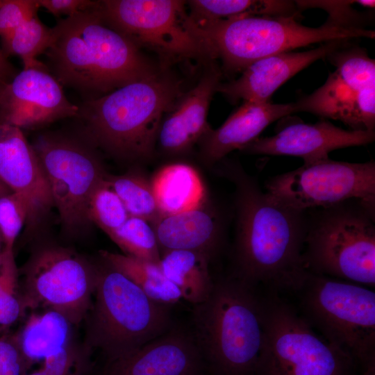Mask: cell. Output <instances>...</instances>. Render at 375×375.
Masks as SVG:
<instances>
[{
  "label": "cell",
  "mask_w": 375,
  "mask_h": 375,
  "mask_svg": "<svg viewBox=\"0 0 375 375\" xmlns=\"http://www.w3.org/2000/svg\"><path fill=\"white\" fill-rule=\"evenodd\" d=\"M222 176L235 186L236 278L299 290L308 270L303 260L305 212L285 206L262 192L237 162H224Z\"/></svg>",
  "instance_id": "obj_1"
},
{
  "label": "cell",
  "mask_w": 375,
  "mask_h": 375,
  "mask_svg": "<svg viewBox=\"0 0 375 375\" xmlns=\"http://www.w3.org/2000/svg\"><path fill=\"white\" fill-rule=\"evenodd\" d=\"M97 3L59 20L45 51L51 74L87 100L159 71L131 41L106 24Z\"/></svg>",
  "instance_id": "obj_2"
},
{
  "label": "cell",
  "mask_w": 375,
  "mask_h": 375,
  "mask_svg": "<svg viewBox=\"0 0 375 375\" xmlns=\"http://www.w3.org/2000/svg\"><path fill=\"white\" fill-rule=\"evenodd\" d=\"M180 82L165 72L124 85L78 106L88 140L115 158H149L161 122L181 95Z\"/></svg>",
  "instance_id": "obj_3"
},
{
  "label": "cell",
  "mask_w": 375,
  "mask_h": 375,
  "mask_svg": "<svg viewBox=\"0 0 375 375\" xmlns=\"http://www.w3.org/2000/svg\"><path fill=\"white\" fill-rule=\"evenodd\" d=\"M192 335L211 375H255L263 335V301L234 276L214 282L194 305Z\"/></svg>",
  "instance_id": "obj_4"
},
{
  "label": "cell",
  "mask_w": 375,
  "mask_h": 375,
  "mask_svg": "<svg viewBox=\"0 0 375 375\" xmlns=\"http://www.w3.org/2000/svg\"><path fill=\"white\" fill-rule=\"evenodd\" d=\"M97 267L92 301L83 322V351H99L109 363L122 359L173 325L170 306L147 297L104 262Z\"/></svg>",
  "instance_id": "obj_5"
},
{
  "label": "cell",
  "mask_w": 375,
  "mask_h": 375,
  "mask_svg": "<svg viewBox=\"0 0 375 375\" xmlns=\"http://www.w3.org/2000/svg\"><path fill=\"white\" fill-rule=\"evenodd\" d=\"M196 26L212 53L221 59L224 71L230 73L242 72L261 58L314 43L375 38L371 29L327 22L311 28L294 18L269 16L244 15Z\"/></svg>",
  "instance_id": "obj_6"
},
{
  "label": "cell",
  "mask_w": 375,
  "mask_h": 375,
  "mask_svg": "<svg viewBox=\"0 0 375 375\" xmlns=\"http://www.w3.org/2000/svg\"><path fill=\"white\" fill-rule=\"evenodd\" d=\"M305 245L308 271L374 287V208L349 200L323 208L307 222Z\"/></svg>",
  "instance_id": "obj_7"
},
{
  "label": "cell",
  "mask_w": 375,
  "mask_h": 375,
  "mask_svg": "<svg viewBox=\"0 0 375 375\" xmlns=\"http://www.w3.org/2000/svg\"><path fill=\"white\" fill-rule=\"evenodd\" d=\"M299 290L306 319L365 368L375 362V292L309 271Z\"/></svg>",
  "instance_id": "obj_8"
},
{
  "label": "cell",
  "mask_w": 375,
  "mask_h": 375,
  "mask_svg": "<svg viewBox=\"0 0 375 375\" xmlns=\"http://www.w3.org/2000/svg\"><path fill=\"white\" fill-rule=\"evenodd\" d=\"M353 360L317 334L288 303L263 301V335L255 375H353Z\"/></svg>",
  "instance_id": "obj_9"
},
{
  "label": "cell",
  "mask_w": 375,
  "mask_h": 375,
  "mask_svg": "<svg viewBox=\"0 0 375 375\" xmlns=\"http://www.w3.org/2000/svg\"><path fill=\"white\" fill-rule=\"evenodd\" d=\"M185 5L178 0H103L97 10L107 25L165 62L215 59Z\"/></svg>",
  "instance_id": "obj_10"
},
{
  "label": "cell",
  "mask_w": 375,
  "mask_h": 375,
  "mask_svg": "<svg viewBox=\"0 0 375 375\" xmlns=\"http://www.w3.org/2000/svg\"><path fill=\"white\" fill-rule=\"evenodd\" d=\"M97 267L58 246L35 250L22 269L19 293L27 311L49 309L78 326L90 308Z\"/></svg>",
  "instance_id": "obj_11"
},
{
  "label": "cell",
  "mask_w": 375,
  "mask_h": 375,
  "mask_svg": "<svg viewBox=\"0 0 375 375\" xmlns=\"http://www.w3.org/2000/svg\"><path fill=\"white\" fill-rule=\"evenodd\" d=\"M31 145L46 175L62 225L69 233L80 231L91 223L90 199L107 176L92 148L94 145L55 133L39 135Z\"/></svg>",
  "instance_id": "obj_12"
},
{
  "label": "cell",
  "mask_w": 375,
  "mask_h": 375,
  "mask_svg": "<svg viewBox=\"0 0 375 375\" xmlns=\"http://www.w3.org/2000/svg\"><path fill=\"white\" fill-rule=\"evenodd\" d=\"M265 187L274 200L301 212L349 200L374 208L375 162L372 160L347 162L327 158L272 177Z\"/></svg>",
  "instance_id": "obj_13"
},
{
  "label": "cell",
  "mask_w": 375,
  "mask_h": 375,
  "mask_svg": "<svg viewBox=\"0 0 375 375\" xmlns=\"http://www.w3.org/2000/svg\"><path fill=\"white\" fill-rule=\"evenodd\" d=\"M48 69H23L2 85L1 123L20 129L36 128L78 115V106L67 99L62 86Z\"/></svg>",
  "instance_id": "obj_14"
},
{
  "label": "cell",
  "mask_w": 375,
  "mask_h": 375,
  "mask_svg": "<svg viewBox=\"0 0 375 375\" xmlns=\"http://www.w3.org/2000/svg\"><path fill=\"white\" fill-rule=\"evenodd\" d=\"M0 181L26 202L31 226L53 206L50 188L40 160L22 129L0 122Z\"/></svg>",
  "instance_id": "obj_15"
},
{
  "label": "cell",
  "mask_w": 375,
  "mask_h": 375,
  "mask_svg": "<svg viewBox=\"0 0 375 375\" xmlns=\"http://www.w3.org/2000/svg\"><path fill=\"white\" fill-rule=\"evenodd\" d=\"M374 131L345 130L322 119L315 124H290L276 135L257 138L242 151L256 155L292 156L312 162L328 158L331 151L370 144Z\"/></svg>",
  "instance_id": "obj_16"
},
{
  "label": "cell",
  "mask_w": 375,
  "mask_h": 375,
  "mask_svg": "<svg viewBox=\"0 0 375 375\" xmlns=\"http://www.w3.org/2000/svg\"><path fill=\"white\" fill-rule=\"evenodd\" d=\"M347 41H330L308 51H288L261 58L245 67L238 78L220 83L217 91L233 102H269L272 95L288 79Z\"/></svg>",
  "instance_id": "obj_17"
},
{
  "label": "cell",
  "mask_w": 375,
  "mask_h": 375,
  "mask_svg": "<svg viewBox=\"0 0 375 375\" xmlns=\"http://www.w3.org/2000/svg\"><path fill=\"white\" fill-rule=\"evenodd\" d=\"M221 76L220 69L211 65L197 85L181 93L165 115L156 140L163 153L178 155L188 152L211 128L207 117Z\"/></svg>",
  "instance_id": "obj_18"
},
{
  "label": "cell",
  "mask_w": 375,
  "mask_h": 375,
  "mask_svg": "<svg viewBox=\"0 0 375 375\" xmlns=\"http://www.w3.org/2000/svg\"><path fill=\"white\" fill-rule=\"evenodd\" d=\"M192 333L173 326L131 355L110 363L107 375H203Z\"/></svg>",
  "instance_id": "obj_19"
},
{
  "label": "cell",
  "mask_w": 375,
  "mask_h": 375,
  "mask_svg": "<svg viewBox=\"0 0 375 375\" xmlns=\"http://www.w3.org/2000/svg\"><path fill=\"white\" fill-rule=\"evenodd\" d=\"M293 112L294 103L244 101L219 128H210L199 142L202 159L208 165L220 162L258 138L270 124Z\"/></svg>",
  "instance_id": "obj_20"
},
{
  "label": "cell",
  "mask_w": 375,
  "mask_h": 375,
  "mask_svg": "<svg viewBox=\"0 0 375 375\" xmlns=\"http://www.w3.org/2000/svg\"><path fill=\"white\" fill-rule=\"evenodd\" d=\"M293 103L294 112H307L340 120L353 131H374L375 89L356 90L335 71L320 88Z\"/></svg>",
  "instance_id": "obj_21"
},
{
  "label": "cell",
  "mask_w": 375,
  "mask_h": 375,
  "mask_svg": "<svg viewBox=\"0 0 375 375\" xmlns=\"http://www.w3.org/2000/svg\"><path fill=\"white\" fill-rule=\"evenodd\" d=\"M151 224L160 254L170 250H190L211 258L222 242L219 217L204 205L179 213L160 215Z\"/></svg>",
  "instance_id": "obj_22"
},
{
  "label": "cell",
  "mask_w": 375,
  "mask_h": 375,
  "mask_svg": "<svg viewBox=\"0 0 375 375\" xmlns=\"http://www.w3.org/2000/svg\"><path fill=\"white\" fill-rule=\"evenodd\" d=\"M26 316L14 335L29 368L35 362L44 360L73 342L72 329L75 326L60 313L38 309Z\"/></svg>",
  "instance_id": "obj_23"
},
{
  "label": "cell",
  "mask_w": 375,
  "mask_h": 375,
  "mask_svg": "<svg viewBox=\"0 0 375 375\" xmlns=\"http://www.w3.org/2000/svg\"><path fill=\"white\" fill-rule=\"evenodd\" d=\"M150 183L160 215L179 213L205 203L203 182L189 164L167 165L156 172Z\"/></svg>",
  "instance_id": "obj_24"
},
{
  "label": "cell",
  "mask_w": 375,
  "mask_h": 375,
  "mask_svg": "<svg viewBox=\"0 0 375 375\" xmlns=\"http://www.w3.org/2000/svg\"><path fill=\"white\" fill-rule=\"evenodd\" d=\"M210 260L201 252L170 250L161 253L158 265L164 275L177 288L181 298L194 306L206 300L212 290Z\"/></svg>",
  "instance_id": "obj_25"
},
{
  "label": "cell",
  "mask_w": 375,
  "mask_h": 375,
  "mask_svg": "<svg viewBox=\"0 0 375 375\" xmlns=\"http://www.w3.org/2000/svg\"><path fill=\"white\" fill-rule=\"evenodd\" d=\"M188 14L196 25L244 15L299 19L296 1L192 0L186 1Z\"/></svg>",
  "instance_id": "obj_26"
},
{
  "label": "cell",
  "mask_w": 375,
  "mask_h": 375,
  "mask_svg": "<svg viewBox=\"0 0 375 375\" xmlns=\"http://www.w3.org/2000/svg\"><path fill=\"white\" fill-rule=\"evenodd\" d=\"M99 256L103 262L126 276L152 300L171 306L182 299L158 263L106 250L100 251Z\"/></svg>",
  "instance_id": "obj_27"
},
{
  "label": "cell",
  "mask_w": 375,
  "mask_h": 375,
  "mask_svg": "<svg viewBox=\"0 0 375 375\" xmlns=\"http://www.w3.org/2000/svg\"><path fill=\"white\" fill-rule=\"evenodd\" d=\"M51 37V28L36 15L2 38L5 55L19 56L24 69L47 67L36 58L49 47Z\"/></svg>",
  "instance_id": "obj_28"
},
{
  "label": "cell",
  "mask_w": 375,
  "mask_h": 375,
  "mask_svg": "<svg viewBox=\"0 0 375 375\" xmlns=\"http://www.w3.org/2000/svg\"><path fill=\"white\" fill-rule=\"evenodd\" d=\"M106 181L122 200L129 216L152 223L160 215L151 183L142 176L137 174L106 176Z\"/></svg>",
  "instance_id": "obj_29"
},
{
  "label": "cell",
  "mask_w": 375,
  "mask_h": 375,
  "mask_svg": "<svg viewBox=\"0 0 375 375\" xmlns=\"http://www.w3.org/2000/svg\"><path fill=\"white\" fill-rule=\"evenodd\" d=\"M346 42L326 58L340 77L358 90L375 89V60L365 49Z\"/></svg>",
  "instance_id": "obj_30"
},
{
  "label": "cell",
  "mask_w": 375,
  "mask_h": 375,
  "mask_svg": "<svg viewBox=\"0 0 375 375\" xmlns=\"http://www.w3.org/2000/svg\"><path fill=\"white\" fill-rule=\"evenodd\" d=\"M109 238L125 255L159 263L160 251L153 228L148 221L129 216Z\"/></svg>",
  "instance_id": "obj_31"
},
{
  "label": "cell",
  "mask_w": 375,
  "mask_h": 375,
  "mask_svg": "<svg viewBox=\"0 0 375 375\" xmlns=\"http://www.w3.org/2000/svg\"><path fill=\"white\" fill-rule=\"evenodd\" d=\"M129 215L106 178L94 190L88 204V217L108 236L119 228Z\"/></svg>",
  "instance_id": "obj_32"
},
{
  "label": "cell",
  "mask_w": 375,
  "mask_h": 375,
  "mask_svg": "<svg viewBox=\"0 0 375 375\" xmlns=\"http://www.w3.org/2000/svg\"><path fill=\"white\" fill-rule=\"evenodd\" d=\"M28 210L19 194L10 192L0 195V232L3 249L14 251L15 240L26 223Z\"/></svg>",
  "instance_id": "obj_33"
},
{
  "label": "cell",
  "mask_w": 375,
  "mask_h": 375,
  "mask_svg": "<svg viewBox=\"0 0 375 375\" xmlns=\"http://www.w3.org/2000/svg\"><path fill=\"white\" fill-rule=\"evenodd\" d=\"M357 1H296L299 8H322L328 13L326 22L347 28H366L364 24L367 20L365 13L353 8Z\"/></svg>",
  "instance_id": "obj_34"
},
{
  "label": "cell",
  "mask_w": 375,
  "mask_h": 375,
  "mask_svg": "<svg viewBox=\"0 0 375 375\" xmlns=\"http://www.w3.org/2000/svg\"><path fill=\"white\" fill-rule=\"evenodd\" d=\"M38 0H0V36L8 35L37 15Z\"/></svg>",
  "instance_id": "obj_35"
},
{
  "label": "cell",
  "mask_w": 375,
  "mask_h": 375,
  "mask_svg": "<svg viewBox=\"0 0 375 375\" xmlns=\"http://www.w3.org/2000/svg\"><path fill=\"white\" fill-rule=\"evenodd\" d=\"M28 369L14 333L0 336V375H25Z\"/></svg>",
  "instance_id": "obj_36"
},
{
  "label": "cell",
  "mask_w": 375,
  "mask_h": 375,
  "mask_svg": "<svg viewBox=\"0 0 375 375\" xmlns=\"http://www.w3.org/2000/svg\"><path fill=\"white\" fill-rule=\"evenodd\" d=\"M85 355L72 342L58 351L47 357L43 360L42 369L47 375H73L72 369Z\"/></svg>",
  "instance_id": "obj_37"
},
{
  "label": "cell",
  "mask_w": 375,
  "mask_h": 375,
  "mask_svg": "<svg viewBox=\"0 0 375 375\" xmlns=\"http://www.w3.org/2000/svg\"><path fill=\"white\" fill-rule=\"evenodd\" d=\"M20 293L0 297V336L9 333L10 328L26 315Z\"/></svg>",
  "instance_id": "obj_38"
},
{
  "label": "cell",
  "mask_w": 375,
  "mask_h": 375,
  "mask_svg": "<svg viewBox=\"0 0 375 375\" xmlns=\"http://www.w3.org/2000/svg\"><path fill=\"white\" fill-rule=\"evenodd\" d=\"M19 293V271L16 265L14 251L3 249L0 267V297Z\"/></svg>",
  "instance_id": "obj_39"
},
{
  "label": "cell",
  "mask_w": 375,
  "mask_h": 375,
  "mask_svg": "<svg viewBox=\"0 0 375 375\" xmlns=\"http://www.w3.org/2000/svg\"><path fill=\"white\" fill-rule=\"evenodd\" d=\"M40 7L45 8L56 17H66L88 10L94 8L97 1L90 0H38Z\"/></svg>",
  "instance_id": "obj_40"
},
{
  "label": "cell",
  "mask_w": 375,
  "mask_h": 375,
  "mask_svg": "<svg viewBox=\"0 0 375 375\" xmlns=\"http://www.w3.org/2000/svg\"><path fill=\"white\" fill-rule=\"evenodd\" d=\"M12 72V67L6 58L4 52L0 48V82Z\"/></svg>",
  "instance_id": "obj_41"
},
{
  "label": "cell",
  "mask_w": 375,
  "mask_h": 375,
  "mask_svg": "<svg viewBox=\"0 0 375 375\" xmlns=\"http://www.w3.org/2000/svg\"><path fill=\"white\" fill-rule=\"evenodd\" d=\"M362 375H375V362L371 363L365 367Z\"/></svg>",
  "instance_id": "obj_42"
},
{
  "label": "cell",
  "mask_w": 375,
  "mask_h": 375,
  "mask_svg": "<svg viewBox=\"0 0 375 375\" xmlns=\"http://www.w3.org/2000/svg\"><path fill=\"white\" fill-rule=\"evenodd\" d=\"M11 190L0 181V195L10 192Z\"/></svg>",
  "instance_id": "obj_43"
},
{
  "label": "cell",
  "mask_w": 375,
  "mask_h": 375,
  "mask_svg": "<svg viewBox=\"0 0 375 375\" xmlns=\"http://www.w3.org/2000/svg\"><path fill=\"white\" fill-rule=\"evenodd\" d=\"M25 375H47L45 372L41 368L38 371L32 373H26Z\"/></svg>",
  "instance_id": "obj_44"
},
{
  "label": "cell",
  "mask_w": 375,
  "mask_h": 375,
  "mask_svg": "<svg viewBox=\"0 0 375 375\" xmlns=\"http://www.w3.org/2000/svg\"><path fill=\"white\" fill-rule=\"evenodd\" d=\"M3 244L2 243H0V267L1 265L2 258H3Z\"/></svg>",
  "instance_id": "obj_45"
},
{
  "label": "cell",
  "mask_w": 375,
  "mask_h": 375,
  "mask_svg": "<svg viewBox=\"0 0 375 375\" xmlns=\"http://www.w3.org/2000/svg\"><path fill=\"white\" fill-rule=\"evenodd\" d=\"M0 243H2V244H3V241H2V238H1V232H0Z\"/></svg>",
  "instance_id": "obj_46"
},
{
  "label": "cell",
  "mask_w": 375,
  "mask_h": 375,
  "mask_svg": "<svg viewBox=\"0 0 375 375\" xmlns=\"http://www.w3.org/2000/svg\"><path fill=\"white\" fill-rule=\"evenodd\" d=\"M2 85H3V83L0 84V95H1V91Z\"/></svg>",
  "instance_id": "obj_47"
},
{
  "label": "cell",
  "mask_w": 375,
  "mask_h": 375,
  "mask_svg": "<svg viewBox=\"0 0 375 375\" xmlns=\"http://www.w3.org/2000/svg\"><path fill=\"white\" fill-rule=\"evenodd\" d=\"M76 375H81V373L77 374Z\"/></svg>",
  "instance_id": "obj_48"
},
{
  "label": "cell",
  "mask_w": 375,
  "mask_h": 375,
  "mask_svg": "<svg viewBox=\"0 0 375 375\" xmlns=\"http://www.w3.org/2000/svg\"><path fill=\"white\" fill-rule=\"evenodd\" d=\"M73 375H74V374H73Z\"/></svg>",
  "instance_id": "obj_49"
}]
</instances>
